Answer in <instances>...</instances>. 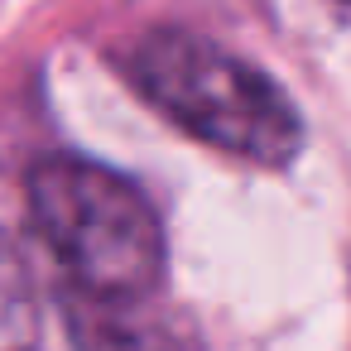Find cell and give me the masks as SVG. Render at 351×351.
Wrapping results in <instances>:
<instances>
[{
  "label": "cell",
  "instance_id": "cell-1",
  "mask_svg": "<svg viewBox=\"0 0 351 351\" xmlns=\"http://www.w3.org/2000/svg\"><path fill=\"white\" fill-rule=\"evenodd\" d=\"M25 202L73 298L101 308L154 303L164 284V231L130 178L87 159H44L29 173Z\"/></svg>",
  "mask_w": 351,
  "mask_h": 351
},
{
  "label": "cell",
  "instance_id": "cell-2",
  "mask_svg": "<svg viewBox=\"0 0 351 351\" xmlns=\"http://www.w3.org/2000/svg\"><path fill=\"white\" fill-rule=\"evenodd\" d=\"M130 77L173 125L221 154L284 169L303 149V121L289 92L269 73L202 34H145L130 53Z\"/></svg>",
  "mask_w": 351,
  "mask_h": 351
},
{
  "label": "cell",
  "instance_id": "cell-3",
  "mask_svg": "<svg viewBox=\"0 0 351 351\" xmlns=\"http://www.w3.org/2000/svg\"><path fill=\"white\" fill-rule=\"evenodd\" d=\"M39 346V298L25 255L0 231V351H34Z\"/></svg>",
  "mask_w": 351,
  "mask_h": 351
}]
</instances>
